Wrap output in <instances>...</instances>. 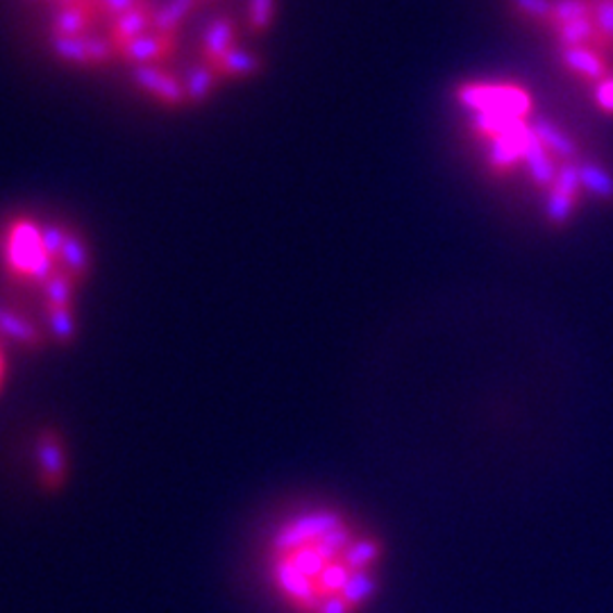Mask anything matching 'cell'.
Returning a JSON list of instances; mask_svg holds the SVG:
<instances>
[{"label": "cell", "mask_w": 613, "mask_h": 613, "mask_svg": "<svg viewBox=\"0 0 613 613\" xmlns=\"http://www.w3.org/2000/svg\"><path fill=\"white\" fill-rule=\"evenodd\" d=\"M0 271L10 285L35 293L60 275L53 221L28 212L8 216L0 225Z\"/></svg>", "instance_id": "obj_1"}, {"label": "cell", "mask_w": 613, "mask_h": 613, "mask_svg": "<svg viewBox=\"0 0 613 613\" xmlns=\"http://www.w3.org/2000/svg\"><path fill=\"white\" fill-rule=\"evenodd\" d=\"M80 285L66 273L55 275L53 279L41 287L37 293L41 298V314H43V327L48 331L50 343H55L60 348H68L75 343L80 335V323H78V310H75V302H78Z\"/></svg>", "instance_id": "obj_2"}, {"label": "cell", "mask_w": 613, "mask_h": 613, "mask_svg": "<svg viewBox=\"0 0 613 613\" xmlns=\"http://www.w3.org/2000/svg\"><path fill=\"white\" fill-rule=\"evenodd\" d=\"M33 462L37 473V484L46 496H58L66 489L71 459H68V443L64 439L62 429L58 427H41L33 443Z\"/></svg>", "instance_id": "obj_3"}, {"label": "cell", "mask_w": 613, "mask_h": 613, "mask_svg": "<svg viewBox=\"0 0 613 613\" xmlns=\"http://www.w3.org/2000/svg\"><path fill=\"white\" fill-rule=\"evenodd\" d=\"M0 339L28 354H39L50 343L43 321L10 300H0Z\"/></svg>", "instance_id": "obj_4"}, {"label": "cell", "mask_w": 613, "mask_h": 613, "mask_svg": "<svg viewBox=\"0 0 613 613\" xmlns=\"http://www.w3.org/2000/svg\"><path fill=\"white\" fill-rule=\"evenodd\" d=\"M559 62L575 80L591 87L611 75V55L596 46H559Z\"/></svg>", "instance_id": "obj_5"}, {"label": "cell", "mask_w": 613, "mask_h": 613, "mask_svg": "<svg viewBox=\"0 0 613 613\" xmlns=\"http://www.w3.org/2000/svg\"><path fill=\"white\" fill-rule=\"evenodd\" d=\"M552 5L554 0H511V10H514L521 18L539 25V28H548L550 25Z\"/></svg>", "instance_id": "obj_6"}, {"label": "cell", "mask_w": 613, "mask_h": 613, "mask_svg": "<svg viewBox=\"0 0 613 613\" xmlns=\"http://www.w3.org/2000/svg\"><path fill=\"white\" fill-rule=\"evenodd\" d=\"M593 102L604 116L613 118V73L593 87Z\"/></svg>", "instance_id": "obj_7"}, {"label": "cell", "mask_w": 613, "mask_h": 613, "mask_svg": "<svg viewBox=\"0 0 613 613\" xmlns=\"http://www.w3.org/2000/svg\"><path fill=\"white\" fill-rule=\"evenodd\" d=\"M8 375H10V356H8V343L0 339V393L5 391L8 385Z\"/></svg>", "instance_id": "obj_8"}, {"label": "cell", "mask_w": 613, "mask_h": 613, "mask_svg": "<svg viewBox=\"0 0 613 613\" xmlns=\"http://www.w3.org/2000/svg\"><path fill=\"white\" fill-rule=\"evenodd\" d=\"M318 613H354V611L348 606V602L343 598H331V600L321 604Z\"/></svg>", "instance_id": "obj_9"}]
</instances>
